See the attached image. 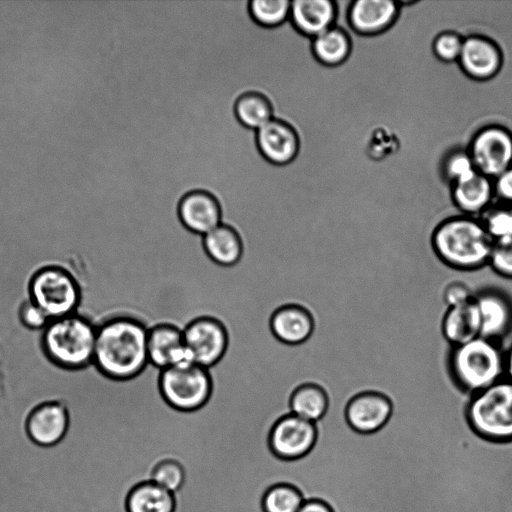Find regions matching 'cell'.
<instances>
[{"label":"cell","mask_w":512,"mask_h":512,"mask_svg":"<svg viewBox=\"0 0 512 512\" xmlns=\"http://www.w3.org/2000/svg\"><path fill=\"white\" fill-rule=\"evenodd\" d=\"M149 329L130 317L111 318L97 327L93 363L106 376L129 379L148 364Z\"/></svg>","instance_id":"cell-1"},{"label":"cell","mask_w":512,"mask_h":512,"mask_svg":"<svg viewBox=\"0 0 512 512\" xmlns=\"http://www.w3.org/2000/svg\"><path fill=\"white\" fill-rule=\"evenodd\" d=\"M431 243L444 264L464 271L487 265L494 245L483 223L465 216L440 223L432 233Z\"/></svg>","instance_id":"cell-2"},{"label":"cell","mask_w":512,"mask_h":512,"mask_svg":"<svg viewBox=\"0 0 512 512\" xmlns=\"http://www.w3.org/2000/svg\"><path fill=\"white\" fill-rule=\"evenodd\" d=\"M455 384L470 396L503 379L505 354L498 342L477 337L453 346L448 359Z\"/></svg>","instance_id":"cell-3"},{"label":"cell","mask_w":512,"mask_h":512,"mask_svg":"<svg viewBox=\"0 0 512 512\" xmlns=\"http://www.w3.org/2000/svg\"><path fill=\"white\" fill-rule=\"evenodd\" d=\"M97 327L86 317L74 313L51 320L43 331V346L57 365L71 370L93 363Z\"/></svg>","instance_id":"cell-4"},{"label":"cell","mask_w":512,"mask_h":512,"mask_svg":"<svg viewBox=\"0 0 512 512\" xmlns=\"http://www.w3.org/2000/svg\"><path fill=\"white\" fill-rule=\"evenodd\" d=\"M465 416L471 428L492 441L512 440V381L502 379L470 396Z\"/></svg>","instance_id":"cell-5"},{"label":"cell","mask_w":512,"mask_h":512,"mask_svg":"<svg viewBox=\"0 0 512 512\" xmlns=\"http://www.w3.org/2000/svg\"><path fill=\"white\" fill-rule=\"evenodd\" d=\"M30 298L51 319L77 313L82 292L76 278L68 270L51 266L39 270L30 282Z\"/></svg>","instance_id":"cell-6"},{"label":"cell","mask_w":512,"mask_h":512,"mask_svg":"<svg viewBox=\"0 0 512 512\" xmlns=\"http://www.w3.org/2000/svg\"><path fill=\"white\" fill-rule=\"evenodd\" d=\"M211 378L207 368L197 364L162 370L160 389L164 399L180 411L201 408L211 393Z\"/></svg>","instance_id":"cell-7"},{"label":"cell","mask_w":512,"mask_h":512,"mask_svg":"<svg viewBox=\"0 0 512 512\" xmlns=\"http://www.w3.org/2000/svg\"><path fill=\"white\" fill-rule=\"evenodd\" d=\"M317 436L315 423L289 413L273 424L267 440L273 455L283 461L296 462L312 451Z\"/></svg>","instance_id":"cell-8"},{"label":"cell","mask_w":512,"mask_h":512,"mask_svg":"<svg viewBox=\"0 0 512 512\" xmlns=\"http://www.w3.org/2000/svg\"><path fill=\"white\" fill-rule=\"evenodd\" d=\"M184 343L195 364L209 368L224 355L228 336L224 325L211 317H200L183 329Z\"/></svg>","instance_id":"cell-9"},{"label":"cell","mask_w":512,"mask_h":512,"mask_svg":"<svg viewBox=\"0 0 512 512\" xmlns=\"http://www.w3.org/2000/svg\"><path fill=\"white\" fill-rule=\"evenodd\" d=\"M394 402L386 394L368 390L353 395L344 405L347 424L361 434H372L382 429L391 419Z\"/></svg>","instance_id":"cell-10"},{"label":"cell","mask_w":512,"mask_h":512,"mask_svg":"<svg viewBox=\"0 0 512 512\" xmlns=\"http://www.w3.org/2000/svg\"><path fill=\"white\" fill-rule=\"evenodd\" d=\"M148 361L161 369L195 364L187 349L183 331L170 324H160L148 331Z\"/></svg>","instance_id":"cell-11"},{"label":"cell","mask_w":512,"mask_h":512,"mask_svg":"<svg viewBox=\"0 0 512 512\" xmlns=\"http://www.w3.org/2000/svg\"><path fill=\"white\" fill-rule=\"evenodd\" d=\"M480 318V336L498 342L512 328V302L497 289L474 294Z\"/></svg>","instance_id":"cell-12"},{"label":"cell","mask_w":512,"mask_h":512,"mask_svg":"<svg viewBox=\"0 0 512 512\" xmlns=\"http://www.w3.org/2000/svg\"><path fill=\"white\" fill-rule=\"evenodd\" d=\"M69 424L66 406L57 401L38 406L29 416L27 430L31 439L39 445L58 443L65 435Z\"/></svg>","instance_id":"cell-13"},{"label":"cell","mask_w":512,"mask_h":512,"mask_svg":"<svg viewBox=\"0 0 512 512\" xmlns=\"http://www.w3.org/2000/svg\"><path fill=\"white\" fill-rule=\"evenodd\" d=\"M473 158L484 173L499 174L512 158V140L502 130L486 129L475 138Z\"/></svg>","instance_id":"cell-14"},{"label":"cell","mask_w":512,"mask_h":512,"mask_svg":"<svg viewBox=\"0 0 512 512\" xmlns=\"http://www.w3.org/2000/svg\"><path fill=\"white\" fill-rule=\"evenodd\" d=\"M179 216L187 229L202 236L221 224L218 202L212 195L203 191L188 193L182 199Z\"/></svg>","instance_id":"cell-15"},{"label":"cell","mask_w":512,"mask_h":512,"mask_svg":"<svg viewBox=\"0 0 512 512\" xmlns=\"http://www.w3.org/2000/svg\"><path fill=\"white\" fill-rule=\"evenodd\" d=\"M271 329L283 343L299 345L312 336L315 320L307 308L295 304L285 305L273 314Z\"/></svg>","instance_id":"cell-16"},{"label":"cell","mask_w":512,"mask_h":512,"mask_svg":"<svg viewBox=\"0 0 512 512\" xmlns=\"http://www.w3.org/2000/svg\"><path fill=\"white\" fill-rule=\"evenodd\" d=\"M257 143L264 157L276 164L292 160L298 149L294 130L285 122L276 119L257 130Z\"/></svg>","instance_id":"cell-17"},{"label":"cell","mask_w":512,"mask_h":512,"mask_svg":"<svg viewBox=\"0 0 512 512\" xmlns=\"http://www.w3.org/2000/svg\"><path fill=\"white\" fill-rule=\"evenodd\" d=\"M441 328L452 347L479 337L480 318L474 298L465 304L448 307Z\"/></svg>","instance_id":"cell-18"},{"label":"cell","mask_w":512,"mask_h":512,"mask_svg":"<svg viewBox=\"0 0 512 512\" xmlns=\"http://www.w3.org/2000/svg\"><path fill=\"white\" fill-rule=\"evenodd\" d=\"M334 8L328 0H292L290 19L303 34L315 37L328 30Z\"/></svg>","instance_id":"cell-19"},{"label":"cell","mask_w":512,"mask_h":512,"mask_svg":"<svg viewBox=\"0 0 512 512\" xmlns=\"http://www.w3.org/2000/svg\"><path fill=\"white\" fill-rule=\"evenodd\" d=\"M174 493L152 480L133 486L126 494L125 512H174Z\"/></svg>","instance_id":"cell-20"},{"label":"cell","mask_w":512,"mask_h":512,"mask_svg":"<svg viewBox=\"0 0 512 512\" xmlns=\"http://www.w3.org/2000/svg\"><path fill=\"white\" fill-rule=\"evenodd\" d=\"M330 396L324 385L307 382L295 389L290 398V412L313 423L320 421L330 407Z\"/></svg>","instance_id":"cell-21"},{"label":"cell","mask_w":512,"mask_h":512,"mask_svg":"<svg viewBox=\"0 0 512 512\" xmlns=\"http://www.w3.org/2000/svg\"><path fill=\"white\" fill-rule=\"evenodd\" d=\"M203 245L209 258L221 266H232L237 263L243 251L239 235L225 224H220L205 234Z\"/></svg>","instance_id":"cell-22"},{"label":"cell","mask_w":512,"mask_h":512,"mask_svg":"<svg viewBox=\"0 0 512 512\" xmlns=\"http://www.w3.org/2000/svg\"><path fill=\"white\" fill-rule=\"evenodd\" d=\"M461 61L465 69L475 76H488L499 66V54L488 41L468 39L462 44Z\"/></svg>","instance_id":"cell-23"},{"label":"cell","mask_w":512,"mask_h":512,"mask_svg":"<svg viewBox=\"0 0 512 512\" xmlns=\"http://www.w3.org/2000/svg\"><path fill=\"white\" fill-rule=\"evenodd\" d=\"M395 13V4L388 0H360L351 11L352 22L361 31H375L386 25Z\"/></svg>","instance_id":"cell-24"},{"label":"cell","mask_w":512,"mask_h":512,"mask_svg":"<svg viewBox=\"0 0 512 512\" xmlns=\"http://www.w3.org/2000/svg\"><path fill=\"white\" fill-rule=\"evenodd\" d=\"M490 198V185L487 179L478 174L459 181L455 188L454 199L457 207L465 213L481 211Z\"/></svg>","instance_id":"cell-25"},{"label":"cell","mask_w":512,"mask_h":512,"mask_svg":"<svg viewBox=\"0 0 512 512\" xmlns=\"http://www.w3.org/2000/svg\"><path fill=\"white\" fill-rule=\"evenodd\" d=\"M238 120L246 127L258 130L273 119L269 101L259 93H246L235 105Z\"/></svg>","instance_id":"cell-26"},{"label":"cell","mask_w":512,"mask_h":512,"mask_svg":"<svg viewBox=\"0 0 512 512\" xmlns=\"http://www.w3.org/2000/svg\"><path fill=\"white\" fill-rule=\"evenodd\" d=\"M305 501L301 490L291 483L269 487L262 497L263 512H298Z\"/></svg>","instance_id":"cell-27"},{"label":"cell","mask_w":512,"mask_h":512,"mask_svg":"<svg viewBox=\"0 0 512 512\" xmlns=\"http://www.w3.org/2000/svg\"><path fill=\"white\" fill-rule=\"evenodd\" d=\"M313 52L326 65H334L348 53V41L338 30H326L313 38Z\"/></svg>","instance_id":"cell-28"},{"label":"cell","mask_w":512,"mask_h":512,"mask_svg":"<svg viewBox=\"0 0 512 512\" xmlns=\"http://www.w3.org/2000/svg\"><path fill=\"white\" fill-rule=\"evenodd\" d=\"M290 0H251L250 12L254 20L265 27H275L290 16Z\"/></svg>","instance_id":"cell-29"},{"label":"cell","mask_w":512,"mask_h":512,"mask_svg":"<svg viewBox=\"0 0 512 512\" xmlns=\"http://www.w3.org/2000/svg\"><path fill=\"white\" fill-rule=\"evenodd\" d=\"M151 480L174 493L183 486L185 472L180 463L174 460H164L154 467Z\"/></svg>","instance_id":"cell-30"},{"label":"cell","mask_w":512,"mask_h":512,"mask_svg":"<svg viewBox=\"0 0 512 512\" xmlns=\"http://www.w3.org/2000/svg\"><path fill=\"white\" fill-rule=\"evenodd\" d=\"M481 222L494 243L512 240V210L490 212Z\"/></svg>","instance_id":"cell-31"},{"label":"cell","mask_w":512,"mask_h":512,"mask_svg":"<svg viewBox=\"0 0 512 512\" xmlns=\"http://www.w3.org/2000/svg\"><path fill=\"white\" fill-rule=\"evenodd\" d=\"M488 265L498 275L512 278V240L494 243Z\"/></svg>","instance_id":"cell-32"},{"label":"cell","mask_w":512,"mask_h":512,"mask_svg":"<svg viewBox=\"0 0 512 512\" xmlns=\"http://www.w3.org/2000/svg\"><path fill=\"white\" fill-rule=\"evenodd\" d=\"M19 318L26 328L34 331L44 330L51 321L47 314L31 299L21 305Z\"/></svg>","instance_id":"cell-33"},{"label":"cell","mask_w":512,"mask_h":512,"mask_svg":"<svg viewBox=\"0 0 512 512\" xmlns=\"http://www.w3.org/2000/svg\"><path fill=\"white\" fill-rule=\"evenodd\" d=\"M473 298L474 294L461 282H452L443 291V299L448 307L465 304Z\"/></svg>","instance_id":"cell-34"},{"label":"cell","mask_w":512,"mask_h":512,"mask_svg":"<svg viewBox=\"0 0 512 512\" xmlns=\"http://www.w3.org/2000/svg\"><path fill=\"white\" fill-rule=\"evenodd\" d=\"M448 172L457 181H463L475 174L471 160L463 154H457L448 163Z\"/></svg>","instance_id":"cell-35"},{"label":"cell","mask_w":512,"mask_h":512,"mask_svg":"<svg viewBox=\"0 0 512 512\" xmlns=\"http://www.w3.org/2000/svg\"><path fill=\"white\" fill-rule=\"evenodd\" d=\"M462 44L459 39L450 34L440 36L435 41L436 53L444 59H453L461 52Z\"/></svg>","instance_id":"cell-36"},{"label":"cell","mask_w":512,"mask_h":512,"mask_svg":"<svg viewBox=\"0 0 512 512\" xmlns=\"http://www.w3.org/2000/svg\"><path fill=\"white\" fill-rule=\"evenodd\" d=\"M298 512H333L328 504L318 499H306Z\"/></svg>","instance_id":"cell-37"},{"label":"cell","mask_w":512,"mask_h":512,"mask_svg":"<svg viewBox=\"0 0 512 512\" xmlns=\"http://www.w3.org/2000/svg\"><path fill=\"white\" fill-rule=\"evenodd\" d=\"M498 188L505 198L512 200V170L505 172L498 181Z\"/></svg>","instance_id":"cell-38"},{"label":"cell","mask_w":512,"mask_h":512,"mask_svg":"<svg viewBox=\"0 0 512 512\" xmlns=\"http://www.w3.org/2000/svg\"><path fill=\"white\" fill-rule=\"evenodd\" d=\"M505 375L512 381V345L505 354Z\"/></svg>","instance_id":"cell-39"}]
</instances>
